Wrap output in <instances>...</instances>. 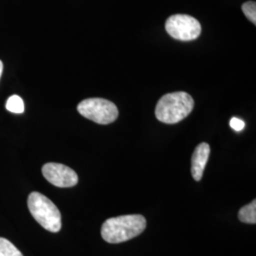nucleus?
Returning <instances> with one entry per match:
<instances>
[{"label": "nucleus", "mask_w": 256, "mask_h": 256, "mask_svg": "<svg viewBox=\"0 0 256 256\" xmlns=\"http://www.w3.org/2000/svg\"><path fill=\"white\" fill-rule=\"evenodd\" d=\"M146 228L142 214H126L106 220L102 226V238L111 244H118L140 236Z\"/></svg>", "instance_id": "1"}, {"label": "nucleus", "mask_w": 256, "mask_h": 256, "mask_svg": "<svg viewBox=\"0 0 256 256\" xmlns=\"http://www.w3.org/2000/svg\"><path fill=\"white\" fill-rule=\"evenodd\" d=\"M194 108V99L186 92H174L164 95L156 104V119L167 124H174L185 119Z\"/></svg>", "instance_id": "2"}, {"label": "nucleus", "mask_w": 256, "mask_h": 256, "mask_svg": "<svg viewBox=\"0 0 256 256\" xmlns=\"http://www.w3.org/2000/svg\"><path fill=\"white\" fill-rule=\"evenodd\" d=\"M28 208L34 218L46 230L58 232L62 228L61 212L54 202L38 192L30 194Z\"/></svg>", "instance_id": "3"}, {"label": "nucleus", "mask_w": 256, "mask_h": 256, "mask_svg": "<svg viewBox=\"0 0 256 256\" xmlns=\"http://www.w3.org/2000/svg\"><path fill=\"white\" fill-rule=\"evenodd\" d=\"M77 110L84 118L99 124H111L119 116L117 106L102 98L86 99L78 104Z\"/></svg>", "instance_id": "4"}, {"label": "nucleus", "mask_w": 256, "mask_h": 256, "mask_svg": "<svg viewBox=\"0 0 256 256\" xmlns=\"http://www.w3.org/2000/svg\"><path fill=\"white\" fill-rule=\"evenodd\" d=\"M167 34L180 41L196 40L202 34L200 23L188 14H174L166 20Z\"/></svg>", "instance_id": "5"}, {"label": "nucleus", "mask_w": 256, "mask_h": 256, "mask_svg": "<svg viewBox=\"0 0 256 256\" xmlns=\"http://www.w3.org/2000/svg\"><path fill=\"white\" fill-rule=\"evenodd\" d=\"M42 174L50 183L59 188L74 187L78 183L76 172L61 164L48 162L42 167Z\"/></svg>", "instance_id": "6"}, {"label": "nucleus", "mask_w": 256, "mask_h": 256, "mask_svg": "<svg viewBox=\"0 0 256 256\" xmlns=\"http://www.w3.org/2000/svg\"><path fill=\"white\" fill-rule=\"evenodd\" d=\"M210 146L206 142L198 144L191 158V173L196 182H200L210 156Z\"/></svg>", "instance_id": "7"}, {"label": "nucleus", "mask_w": 256, "mask_h": 256, "mask_svg": "<svg viewBox=\"0 0 256 256\" xmlns=\"http://www.w3.org/2000/svg\"><path fill=\"white\" fill-rule=\"evenodd\" d=\"M238 218L241 222L247 224H256V200L242 207L238 212Z\"/></svg>", "instance_id": "8"}, {"label": "nucleus", "mask_w": 256, "mask_h": 256, "mask_svg": "<svg viewBox=\"0 0 256 256\" xmlns=\"http://www.w3.org/2000/svg\"><path fill=\"white\" fill-rule=\"evenodd\" d=\"M0 256H23V254L8 239L0 238Z\"/></svg>", "instance_id": "9"}, {"label": "nucleus", "mask_w": 256, "mask_h": 256, "mask_svg": "<svg viewBox=\"0 0 256 256\" xmlns=\"http://www.w3.org/2000/svg\"><path fill=\"white\" fill-rule=\"evenodd\" d=\"M6 108L12 113L21 114L24 112V102L18 95H12L6 102Z\"/></svg>", "instance_id": "10"}, {"label": "nucleus", "mask_w": 256, "mask_h": 256, "mask_svg": "<svg viewBox=\"0 0 256 256\" xmlns=\"http://www.w3.org/2000/svg\"><path fill=\"white\" fill-rule=\"evenodd\" d=\"M242 10L247 18L252 22L254 25L256 24V3L254 1H248L242 5Z\"/></svg>", "instance_id": "11"}, {"label": "nucleus", "mask_w": 256, "mask_h": 256, "mask_svg": "<svg viewBox=\"0 0 256 256\" xmlns=\"http://www.w3.org/2000/svg\"><path fill=\"white\" fill-rule=\"evenodd\" d=\"M230 128H232L234 130H236V131H238V132H240V131H242V130L244 129V128H245V122H244L242 120L234 117V118H232L230 120Z\"/></svg>", "instance_id": "12"}, {"label": "nucleus", "mask_w": 256, "mask_h": 256, "mask_svg": "<svg viewBox=\"0 0 256 256\" xmlns=\"http://www.w3.org/2000/svg\"><path fill=\"white\" fill-rule=\"evenodd\" d=\"M2 72H3V63H2V61L0 60V78H1Z\"/></svg>", "instance_id": "13"}]
</instances>
